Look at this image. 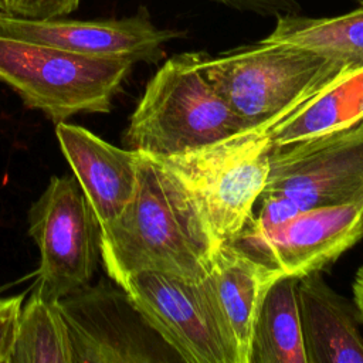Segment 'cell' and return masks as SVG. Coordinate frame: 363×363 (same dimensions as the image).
Instances as JSON below:
<instances>
[{
    "label": "cell",
    "mask_w": 363,
    "mask_h": 363,
    "mask_svg": "<svg viewBox=\"0 0 363 363\" xmlns=\"http://www.w3.org/2000/svg\"><path fill=\"white\" fill-rule=\"evenodd\" d=\"M216 250L200 211L180 179L157 157L139 152L133 196L101 230V258L118 285L130 274L155 271L204 279Z\"/></svg>",
    "instance_id": "obj_1"
},
{
    "label": "cell",
    "mask_w": 363,
    "mask_h": 363,
    "mask_svg": "<svg viewBox=\"0 0 363 363\" xmlns=\"http://www.w3.org/2000/svg\"><path fill=\"white\" fill-rule=\"evenodd\" d=\"M207 57L193 51L164 61L129 119L123 135L128 149L164 157L248 132L206 77Z\"/></svg>",
    "instance_id": "obj_2"
},
{
    "label": "cell",
    "mask_w": 363,
    "mask_h": 363,
    "mask_svg": "<svg viewBox=\"0 0 363 363\" xmlns=\"http://www.w3.org/2000/svg\"><path fill=\"white\" fill-rule=\"evenodd\" d=\"M203 69L245 129L255 132H268L346 71L311 50L262 40L208 55Z\"/></svg>",
    "instance_id": "obj_3"
},
{
    "label": "cell",
    "mask_w": 363,
    "mask_h": 363,
    "mask_svg": "<svg viewBox=\"0 0 363 363\" xmlns=\"http://www.w3.org/2000/svg\"><path fill=\"white\" fill-rule=\"evenodd\" d=\"M132 67L129 60L89 57L0 34V81L54 123L81 112H109Z\"/></svg>",
    "instance_id": "obj_4"
},
{
    "label": "cell",
    "mask_w": 363,
    "mask_h": 363,
    "mask_svg": "<svg viewBox=\"0 0 363 363\" xmlns=\"http://www.w3.org/2000/svg\"><path fill=\"white\" fill-rule=\"evenodd\" d=\"M272 149L268 132L248 130L200 149L155 157L187 189L217 251L252 216L268 182Z\"/></svg>",
    "instance_id": "obj_5"
},
{
    "label": "cell",
    "mask_w": 363,
    "mask_h": 363,
    "mask_svg": "<svg viewBox=\"0 0 363 363\" xmlns=\"http://www.w3.org/2000/svg\"><path fill=\"white\" fill-rule=\"evenodd\" d=\"M40 250L34 285L52 302L91 282L101 258V225L75 176H52L28 211Z\"/></svg>",
    "instance_id": "obj_6"
},
{
    "label": "cell",
    "mask_w": 363,
    "mask_h": 363,
    "mask_svg": "<svg viewBox=\"0 0 363 363\" xmlns=\"http://www.w3.org/2000/svg\"><path fill=\"white\" fill-rule=\"evenodd\" d=\"M136 308L187 363H240L207 279L139 271L119 284Z\"/></svg>",
    "instance_id": "obj_7"
},
{
    "label": "cell",
    "mask_w": 363,
    "mask_h": 363,
    "mask_svg": "<svg viewBox=\"0 0 363 363\" xmlns=\"http://www.w3.org/2000/svg\"><path fill=\"white\" fill-rule=\"evenodd\" d=\"M58 306L68 326L74 363L170 359L166 352L172 349L116 282L99 279L95 285L86 284L58 299Z\"/></svg>",
    "instance_id": "obj_8"
},
{
    "label": "cell",
    "mask_w": 363,
    "mask_h": 363,
    "mask_svg": "<svg viewBox=\"0 0 363 363\" xmlns=\"http://www.w3.org/2000/svg\"><path fill=\"white\" fill-rule=\"evenodd\" d=\"M262 193H281L302 210L363 200V118L313 138L274 146Z\"/></svg>",
    "instance_id": "obj_9"
},
{
    "label": "cell",
    "mask_w": 363,
    "mask_h": 363,
    "mask_svg": "<svg viewBox=\"0 0 363 363\" xmlns=\"http://www.w3.org/2000/svg\"><path fill=\"white\" fill-rule=\"evenodd\" d=\"M363 237V200L301 210L288 221L258 230L247 224L227 244L272 268L278 277L319 272Z\"/></svg>",
    "instance_id": "obj_10"
},
{
    "label": "cell",
    "mask_w": 363,
    "mask_h": 363,
    "mask_svg": "<svg viewBox=\"0 0 363 363\" xmlns=\"http://www.w3.org/2000/svg\"><path fill=\"white\" fill-rule=\"evenodd\" d=\"M0 34L48 44L77 54L99 58H122L135 62H157L163 45L184 35L159 28L145 7L130 17L74 20L65 16L30 18L0 10Z\"/></svg>",
    "instance_id": "obj_11"
},
{
    "label": "cell",
    "mask_w": 363,
    "mask_h": 363,
    "mask_svg": "<svg viewBox=\"0 0 363 363\" xmlns=\"http://www.w3.org/2000/svg\"><path fill=\"white\" fill-rule=\"evenodd\" d=\"M55 135L101 230H105L133 196L139 152L116 147L88 129L67 122L55 123Z\"/></svg>",
    "instance_id": "obj_12"
},
{
    "label": "cell",
    "mask_w": 363,
    "mask_h": 363,
    "mask_svg": "<svg viewBox=\"0 0 363 363\" xmlns=\"http://www.w3.org/2000/svg\"><path fill=\"white\" fill-rule=\"evenodd\" d=\"M299 316L308 363H363L360 315L312 272L298 278Z\"/></svg>",
    "instance_id": "obj_13"
},
{
    "label": "cell",
    "mask_w": 363,
    "mask_h": 363,
    "mask_svg": "<svg viewBox=\"0 0 363 363\" xmlns=\"http://www.w3.org/2000/svg\"><path fill=\"white\" fill-rule=\"evenodd\" d=\"M278 278L281 277L272 268L231 244L221 245L213 255L206 279L235 345L240 363H250L254 322L268 286Z\"/></svg>",
    "instance_id": "obj_14"
},
{
    "label": "cell",
    "mask_w": 363,
    "mask_h": 363,
    "mask_svg": "<svg viewBox=\"0 0 363 363\" xmlns=\"http://www.w3.org/2000/svg\"><path fill=\"white\" fill-rule=\"evenodd\" d=\"M363 118V67L346 69L268 135L274 146H286L337 129Z\"/></svg>",
    "instance_id": "obj_15"
},
{
    "label": "cell",
    "mask_w": 363,
    "mask_h": 363,
    "mask_svg": "<svg viewBox=\"0 0 363 363\" xmlns=\"http://www.w3.org/2000/svg\"><path fill=\"white\" fill-rule=\"evenodd\" d=\"M250 363H308L298 278L281 277L268 286L252 328Z\"/></svg>",
    "instance_id": "obj_16"
},
{
    "label": "cell",
    "mask_w": 363,
    "mask_h": 363,
    "mask_svg": "<svg viewBox=\"0 0 363 363\" xmlns=\"http://www.w3.org/2000/svg\"><path fill=\"white\" fill-rule=\"evenodd\" d=\"M262 41L285 43L311 50L342 64L346 69L363 67V4L335 17L284 14Z\"/></svg>",
    "instance_id": "obj_17"
},
{
    "label": "cell",
    "mask_w": 363,
    "mask_h": 363,
    "mask_svg": "<svg viewBox=\"0 0 363 363\" xmlns=\"http://www.w3.org/2000/svg\"><path fill=\"white\" fill-rule=\"evenodd\" d=\"M11 363H74L68 326L58 302L48 301L37 285L21 308Z\"/></svg>",
    "instance_id": "obj_18"
},
{
    "label": "cell",
    "mask_w": 363,
    "mask_h": 363,
    "mask_svg": "<svg viewBox=\"0 0 363 363\" xmlns=\"http://www.w3.org/2000/svg\"><path fill=\"white\" fill-rule=\"evenodd\" d=\"M26 294L0 296V363H11Z\"/></svg>",
    "instance_id": "obj_19"
},
{
    "label": "cell",
    "mask_w": 363,
    "mask_h": 363,
    "mask_svg": "<svg viewBox=\"0 0 363 363\" xmlns=\"http://www.w3.org/2000/svg\"><path fill=\"white\" fill-rule=\"evenodd\" d=\"M81 0H3V11L30 17L48 18L68 16L78 9Z\"/></svg>",
    "instance_id": "obj_20"
},
{
    "label": "cell",
    "mask_w": 363,
    "mask_h": 363,
    "mask_svg": "<svg viewBox=\"0 0 363 363\" xmlns=\"http://www.w3.org/2000/svg\"><path fill=\"white\" fill-rule=\"evenodd\" d=\"M238 11H250L259 16L279 17L301 13L298 0H211Z\"/></svg>",
    "instance_id": "obj_21"
},
{
    "label": "cell",
    "mask_w": 363,
    "mask_h": 363,
    "mask_svg": "<svg viewBox=\"0 0 363 363\" xmlns=\"http://www.w3.org/2000/svg\"><path fill=\"white\" fill-rule=\"evenodd\" d=\"M353 298H354V306L360 315V320L363 322V265L359 268L354 278Z\"/></svg>",
    "instance_id": "obj_22"
},
{
    "label": "cell",
    "mask_w": 363,
    "mask_h": 363,
    "mask_svg": "<svg viewBox=\"0 0 363 363\" xmlns=\"http://www.w3.org/2000/svg\"><path fill=\"white\" fill-rule=\"evenodd\" d=\"M357 4H363V0H354Z\"/></svg>",
    "instance_id": "obj_23"
},
{
    "label": "cell",
    "mask_w": 363,
    "mask_h": 363,
    "mask_svg": "<svg viewBox=\"0 0 363 363\" xmlns=\"http://www.w3.org/2000/svg\"><path fill=\"white\" fill-rule=\"evenodd\" d=\"M0 10H3V0H0Z\"/></svg>",
    "instance_id": "obj_24"
},
{
    "label": "cell",
    "mask_w": 363,
    "mask_h": 363,
    "mask_svg": "<svg viewBox=\"0 0 363 363\" xmlns=\"http://www.w3.org/2000/svg\"><path fill=\"white\" fill-rule=\"evenodd\" d=\"M3 289H4V288H0V292H1V291H3Z\"/></svg>",
    "instance_id": "obj_25"
}]
</instances>
